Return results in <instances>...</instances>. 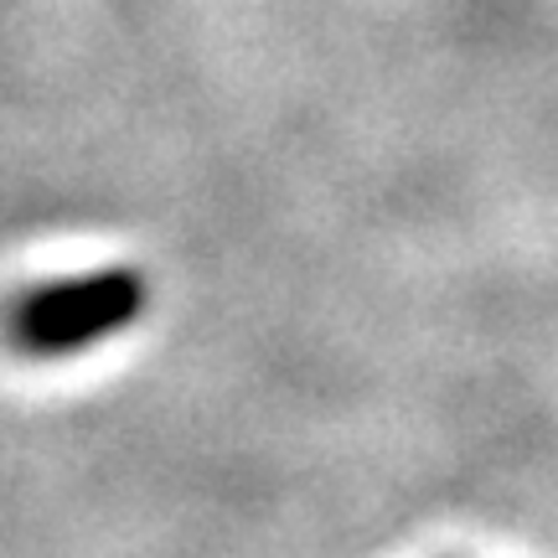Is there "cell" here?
<instances>
[{
  "mask_svg": "<svg viewBox=\"0 0 558 558\" xmlns=\"http://www.w3.org/2000/svg\"><path fill=\"white\" fill-rule=\"evenodd\" d=\"M150 311V279L135 264H104L73 279H47L26 295L5 300L0 337L26 362L83 357L99 341L124 337Z\"/></svg>",
  "mask_w": 558,
  "mask_h": 558,
  "instance_id": "obj_1",
  "label": "cell"
}]
</instances>
